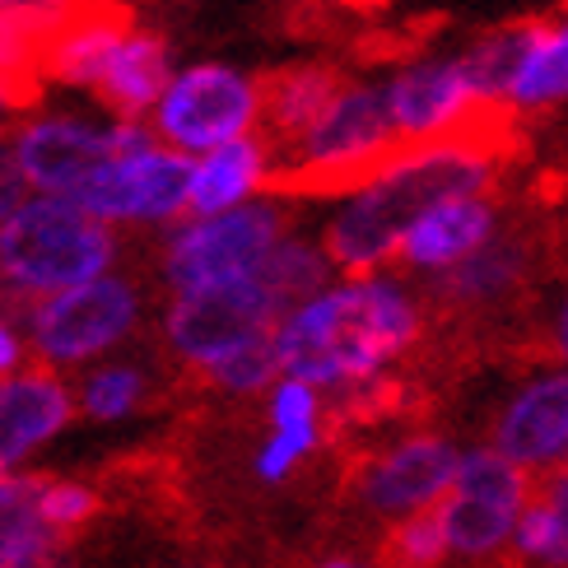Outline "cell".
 <instances>
[{"label": "cell", "instance_id": "cell-1", "mask_svg": "<svg viewBox=\"0 0 568 568\" xmlns=\"http://www.w3.org/2000/svg\"><path fill=\"white\" fill-rule=\"evenodd\" d=\"M513 150H517L513 103L480 99L453 131L424 140L410 159H400L387 178H377L368 192H359L345 205V215L326 233L331 262L345 271H373L377 262H387L419 215H429L443 201L480 196L489 173Z\"/></svg>", "mask_w": 568, "mask_h": 568}, {"label": "cell", "instance_id": "cell-2", "mask_svg": "<svg viewBox=\"0 0 568 568\" xmlns=\"http://www.w3.org/2000/svg\"><path fill=\"white\" fill-rule=\"evenodd\" d=\"M419 336L415 303L387 280H354L294 307L275 331L280 373L307 387H364Z\"/></svg>", "mask_w": 568, "mask_h": 568}, {"label": "cell", "instance_id": "cell-3", "mask_svg": "<svg viewBox=\"0 0 568 568\" xmlns=\"http://www.w3.org/2000/svg\"><path fill=\"white\" fill-rule=\"evenodd\" d=\"M410 145L396 131L387 89L349 84L322 122L307 131L294 150V163L266 173V192L280 196H336V192H368L377 178H387L400 159H410Z\"/></svg>", "mask_w": 568, "mask_h": 568}, {"label": "cell", "instance_id": "cell-4", "mask_svg": "<svg viewBox=\"0 0 568 568\" xmlns=\"http://www.w3.org/2000/svg\"><path fill=\"white\" fill-rule=\"evenodd\" d=\"M108 262L112 233L70 201H23L0 224V275L29 298H52L89 280H103Z\"/></svg>", "mask_w": 568, "mask_h": 568}, {"label": "cell", "instance_id": "cell-5", "mask_svg": "<svg viewBox=\"0 0 568 568\" xmlns=\"http://www.w3.org/2000/svg\"><path fill=\"white\" fill-rule=\"evenodd\" d=\"M531 504V480L523 466H513L494 447H470L462 453L453 494L438 508L447 536V555L489 559L513 546L517 517Z\"/></svg>", "mask_w": 568, "mask_h": 568}, {"label": "cell", "instance_id": "cell-6", "mask_svg": "<svg viewBox=\"0 0 568 568\" xmlns=\"http://www.w3.org/2000/svg\"><path fill=\"white\" fill-rule=\"evenodd\" d=\"M284 317L290 313L266 294V284L256 275L224 280V284H205V290H192V294H178L169 313V341L182 359L215 368L224 354L280 331Z\"/></svg>", "mask_w": 568, "mask_h": 568}, {"label": "cell", "instance_id": "cell-7", "mask_svg": "<svg viewBox=\"0 0 568 568\" xmlns=\"http://www.w3.org/2000/svg\"><path fill=\"white\" fill-rule=\"evenodd\" d=\"M275 239H280V215L271 205H239L229 215L196 220L169 247V280L178 294L224 280H247L262 271Z\"/></svg>", "mask_w": 568, "mask_h": 568}, {"label": "cell", "instance_id": "cell-8", "mask_svg": "<svg viewBox=\"0 0 568 568\" xmlns=\"http://www.w3.org/2000/svg\"><path fill=\"white\" fill-rule=\"evenodd\" d=\"M135 326V290L126 280H89L33 307L29 331L42 359L80 364L112 349Z\"/></svg>", "mask_w": 568, "mask_h": 568}, {"label": "cell", "instance_id": "cell-9", "mask_svg": "<svg viewBox=\"0 0 568 568\" xmlns=\"http://www.w3.org/2000/svg\"><path fill=\"white\" fill-rule=\"evenodd\" d=\"M154 116L178 150H220L229 140H243L256 122V84L224 65L182 70Z\"/></svg>", "mask_w": 568, "mask_h": 568}, {"label": "cell", "instance_id": "cell-10", "mask_svg": "<svg viewBox=\"0 0 568 568\" xmlns=\"http://www.w3.org/2000/svg\"><path fill=\"white\" fill-rule=\"evenodd\" d=\"M70 205H80L93 220H178L192 205V163L163 150L112 159L80 186Z\"/></svg>", "mask_w": 568, "mask_h": 568}, {"label": "cell", "instance_id": "cell-11", "mask_svg": "<svg viewBox=\"0 0 568 568\" xmlns=\"http://www.w3.org/2000/svg\"><path fill=\"white\" fill-rule=\"evenodd\" d=\"M462 453L447 438H406L392 447L387 457H377L364 476V504L383 517H419L438 513L443 499L453 494Z\"/></svg>", "mask_w": 568, "mask_h": 568}, {"label": "cell", "instance_id": "cell-12", "mask_svg": "<svg viewBox=\"0 0 568 568\" xmlns=\"http://www.w3.org/2000/svg\"><path fill=\"white\" fill-rule=\"evenodd\" d=\"M494 453L523 470H559V462H568V368L536 377L508 400Z\"/></svg>", "mask_w": 568, "mask_h": 568}, {"label": "cell", "instance_id": "cell-13", "mask_svg": "<svg viewBox=\"0 0 568 568\" xmlns=\"http://www.w3.org/2000/svg\"><path fill=\"white\" fill-rule=\"evenodd\" d=\"M14 159H19L23 178L42 186L47 196L75 201L80 186L112 163V135L93 131L84 122H61V116H52V122H33L19 131Z\"/></svg>", "mask_w": 568, "mask_h": 568}, {"label": "cell", "instance_id": "cell-14", "mask_svg": "<svg viewBox=\"0 0 568 568\" xmlns=\"http://www.w3.org/2000/svg\"><path fill=\"white\" fill-rule=\"evenodd\" d=\"M476 103H480V93L470 89L462 61L415 65L406 75H396V84L387 89L392 122L410 145H424V140L453 131Z\"/></svg>", "mask_w": 568, "mask_h": 568}, {"label": "cell", "instance_id": "cell-15", "mask_svg": "<svg viewBox=\"0 0 568 568\" xmlns=\"http://www.w3.org/2000/svg\"><path fill=\"white\" fill-rule=\"evenodd\" d=\"M349 84L331 65H290L275 70L256 84V122L266 126V135L284 150H298L307 131H313L331 103L341 99Z\"/></svg>", "mask_w": 568, "mask_h": 568}, {"label": "cell", "instance_id": "cell-16", "mask_svg": "<svg viewBox=\"0 0 568 568\" xmlns=\"http://www.w3.org/2000/svg\"><path fill=\"white\" fill-rule=\"evenodd\" d=\"M70 419V392L52 373L0 377V476L42 447Z\"/></svg>", "mask_w": 568, "mask_h": 568}, {"label": "cell", "instance_id": "cell-17", "mask_svg": "<svg viewBox=\"0 0 568 568\" xmlns=\"http://www.w3.org/2000/svg\"><path fill=\"white\" fill-rule=\"evenodd\" d=\"M131 33V10L122 0H84L80 14L65 23V33L42 52V75L61 84H99L116 42Z\"/></svg>", "mask_w": 568, "mask_h": 568}, {"label": "cell", "instance_id": "cell-18", "mask_svg": "<svg viewBox=\"0 0 568 568\" xmlns=\"http://www.w3.org/2000/svg\"><path fill=\"white\" fill-rule=\"evenodd\" d=\"M494 229V210L480 196H462V201H443L429 215H419L410 233L400 239V256L410 266H429V271H453L470 262Z\"/></svg>", "mask_w": 568, "mask_h": 568}, {"label": "cell", "instance_id": "cell-19", "mask_svg": "<svg viewBox=\"0 0 568 568\" xmlns=\"http://www.w3.org/2000/svg\"><path fill=\"white\" fill-rule=\"evenodd\" d=\"M93 93H99L112 112H122V122H131L135 112L154 108L163 93H169V47H163V38L126 33L122 42H116V52L108 57Z\"/></svg>", "mask_w": 568, "mask_h": 568}, {"label": "cell", "instance_id": "cell-20", "mask_svg": "<svg viewBox=\"0 0 568 568\" xmlns=\"http://www.w3.org/2000/svg\"><path fill=\"white\" fill-rule=\"evenodd\" d=\"M266 182V145L262 140H229V145L210 150L196 169H192V215L196 220H215L239 210L243 196H252Z\"/></svg>", "mask_w": 568, "mask_h": 568}, {"label": "cell", "instance_id": "cell-21", "mask_svg": "<svg viewBox=\"0 0 568 568\" xmlns=\"http://www.w3.org/2000/svg\"><path fill=\"white\" fill-rule=\"evenodd\" d=\"M42 485L33 476H0V568H38L61 555V536L42 517Z\"/></svg>", "mask_w": 568, "mask_h": 568}, {"label": "cell", "instance_id": "cell-22", "mask_svg": "<svg viewBox=\"0 0 568 568\" xmlns=\"http://www.w3.org/2000/svg\"><path fill=\"white\" fill-rule=\"evenodd\" d=\"M513 550L540 568H568V466L550 470L546 485L517 517Z\"/></svg>", "mask_w": 568, "mask_h": 568}, {"label": "cell", "instance_id": "cell-23", "mask_svg": "<svg viewBox=\"0 0 568 568\" xmlns=\"http://www.w3.org/2000/svg\"><path fill=\"white\" fill-rule=\"evenodd\" d=\"M326 275H331V262L313 243H298V239L275 243L266 252L262 271H256V280L266 284V294L284 307V313H294V303L303 307L307 298L326 294Z\"/></svg>", "mask_w": 568, "mask_h": 568}, {"label": "cell", "instance_id": "cell-24", "mask_svg": "<svg viewBox=\"0 0 568 568\" xmlns=\"http://www.w3.org/2000/svg\"><path fill=\"white\" fill-rule=\"evenodd\" d=\"M523 271H527V252L517 247V243L480 247L470 262L447 271V280L438 284V294L453 298V303H489V298L508 294L513 284L523 280Z\"/></svg>", "mask_w": 568, "mask_h": 568}, {"label": "cell", "instance_id": "cell-25", "mask_svg": "<svg viewBox=\"0 0 568 568\" xmlns=\"http://www.w3.org/2000/svg\"><path fill=\"white\" fill-rule=\"evenodd\" d=\"M568 93V29H546L536 38L527 65L517 70V80L508 89V103L540 108Z\"/></svg>", "mask_w": 568, "mask_h": 568}, {"label": "cell", "instance_id": "cell-26", "mask_svg": "<svg viewBox=\"0 0 568 568\" xmlns=\"http://www.w3.org/2000/svg\"><path fill=\"white\" fill-rule=\"evenodd\" d=\"M84 0H0V29H10L19 38H29L38 52H47L65 23L80 14Z\"/></svg>", "mask_w": 568, "mask_h": 568}, {"label": "cell", "instance_id": "cell-27", "mask_svg": "<svg viewBox=\"0 0 568 568\" xmlns=\"http://www.w3.org/2000/svg\"><path fill=\"white\" fill-rule=\"evenodd\" d=\"M224 392H262L271 383H280V349H275V331L271 336H256L247 341L243 349H233L224 354V359L215 368H205Z\"/></svg>", "mask_w": 568, "mask_h": 568}, {"label": "cell", "instance_id": "cell-28", "mask_svg": "<svg viewBox=\"0 0 568 568\" xmlns=\"http://www.w3.org/2000/svg\"><path fill=\"white\" fill-rule=\"evenodd\" d=\"M140 392H145V383L135 368H99L84 383V410L93 419H122L135 410Z\"/></svg>", "mask_w": 568, "mask_h": 568}, {"label": "cell", "instance_id": "cell-29", "mask_svg": "<svg viewBox=\"0 0 568 568\" xmlns=\"http://www.w3.org/2000/svg\"><path fill=\"white\" fill-rule=\"evenodd\" d=\"M392 559L406 564V568H434V564H443V559H447V536H443L438 513L406 517V523L396 527Z\"/></svg>", "mask_w": 568, "mask_h": 568}, {"label": "cell", "instance_id": "cell-30", "mask_svg": "<svg viewBox=\"0 0 568 568\" xmlns=\"http://www.w3.org/2000/svg\"><path fill=\"white\" fill-rule=\"evenodd\" d=\"M317 387L280 377L271 392V434H317Z\"/></svg>", "mask_w": 568, "mask_h": 568}, {"label": "cell", "instance_id": "cell-31", "mask_svg": "<svg viewBox=\"0 0 568 568\" xmlns=\"http://www.w3.org/2000/svg\"><path fill=\"white\" fill-rule=\"evenodd\" d=\"M93 513H99V494L93 489L70 485V480H47L42 485V517H47V527H52L57 536L84 527Z\"/></svg>", "mask_w": 568, "mask_h": 568}, {"label": "cell", "instance_id": "cell-32", "mask_svg": "<svg viewBox=\"0 0 568 568\" xmlns=\"http://www.w3.org/2000/svg\"><path fill=\"white\" fill-rule=\"evenodd\" d=\"M317 447V434H271L266 447L256 453V476L266 485H280L290 470Z\"/></svg>", "mask_w": 568, "mask_h": 568}, {"label": "cell", "instance_id": "cell-33", "mask_svg": "<svg viewBox=\"0 0 568 568\" xmlns=\"http://www.w3.org/2000/svg\"><path fill=\"white\" fill-rule=\"evenodd\" d=\"M23 169H19V159H14V150L10 145H0V224H6L14 210L23 205Z\"/></svg>", "mask_w": 568, "mask_h": 568}, {"label": "cell", "instance_id": "cell-34", "mask_svg": "<svg viewBox=\"0 0 568 568\" xmlns=\"http://www.w3.org/2000/svg\"><path fill=\"white\" fill-rule=\"evenodd\" d=\"M19 359H23L19 336L10 331V322H0V377H6V373H14V368H19Z\"/></svg>", "mask_w": 568, "mask_h": 568}, {"label": "cell", "instance_id": "cell-35", "mask_svg": "<svg viewBox=\"0 0 568 568\" xmlns=\"http://www.w3.org/2000/svg\"><path fill=\"white\" fill-rule=\"evenodd\" d=\"M555 349H559V359L568 364V298L559 307V322H555Z\"/></svg>", "mask_w": 568, "mask_h": 568}, {"label": "cell", "instance_id": "cell-36", "mask_svg": "<svg viewBox=\"0 0 568 568\" xmlns=\"http://www.w3.org/2000/svg\"><path fill=\"white\" fill-rule=\"evenodd\" d=\"M10 112H19V103H14V93H10L6 84H0V122H6Z\"/></svg>", "mask_w": 568, "mask_h": 568}, {"label": "cell", "instance_id": "cell-37", "mask_svg": "<svg viewBox=\"0 0 568 568\" xmlns=\"http://www.w3.org/2000/svg\"><path fill=\"white\" fill-rule=\"evenodd\" d=\"M341 6H359V10H373V6H387V0H341Z\"/></svg>", "mask_w": 568, "mask_h": 568}, {"label": "cell", "instance_id": "cell-38", "mask_svg": "<svg viewBox=\"0 0 568 568\" xmlns=\"http://www.w3.org/2000/svg\"><path fill=\"white\" fill-rule=\"evenodd\" d=\"M322 568H364V564H349V559H331V564H322Z\"/></svg>", "mask_w": 568, "mask_h": 568}, {"label": "cell", "instance_id": "cell-39", "mask_svg": "<svg viewBox=\"0 0 568 568\" xmlns=\"http://www.w3.org/2000/svg\"><path fill=\"white\" fill-rule=\"evenodd\" d=\"M38 568H65V564H61V555H57V559H47V564H38Z\"/></svg>", "mask_w": 568, "mask_h": 568}]
</instances>
